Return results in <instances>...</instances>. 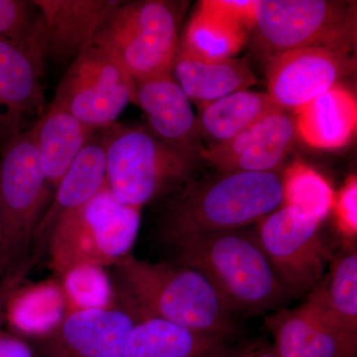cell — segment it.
<instances>
[{"instance_id":"cell-32","label":"cell","mask_w":357,"mask_h":357,"mask_svg":"<svg viewBox=\"0 0 357 357\" xmlns=\"http://www.w3.org/2000/svg\"><path fill=\"white\" fill-rule=\"evenodd\" d=\"M223 349L213 357H278L274 347L268 344H253L241 351L230 354H223Z\"/></svg>"},{"instance_id":"cell-22","label":"cell","mask_w":357,"mask_h":357,"mask_svg":"<svg viewBox=\"0 0 357 357\" xmlns=\"http://www.w3.org/2000/svg\"><path fill=\"white\" fill-rule=\"evenodd\" d=\"M298 137L318 149H337L356 132L357 102L340 84L295 112Z\"/></svg>"},{"instance_id":"cell-24","label":"cell","mask_w":357,"mask_h":357,"mask_svg":"<svg viewBox=\"0 0 357 357\" xmlns=\"http://www.w3.org/2000/svg\"><path fill=\"white\" fill-rule=\"evenodd\" d=\"M280 109L269 93L249 89L203 103L197 116L202 140L210 145L227 142Z\"/></svg>"},{"instance_id":"cell-21","label":"cell","mask_w":357,"mask_h":357,"mask_svg":"<svg viewBox=\"0 0 357 357\" xmlns=\"http://www.w3.org/2000/svg\"><path fill=\"white\" fill-rule=\"evenodd\" d=\"M32 128L47 182L55 190L96 130L55 100Z\"/></svg>"},{"instance_id":"cell-11","label":"cell","mask_w":357,"mask_h":357,"mask_svg":"<svg viewBox=\"0 0 357 357\" xmlns=\"http://www.w3.org/2000/svg\"><path fill=\"white\" fill-rule=\"evenodd\" d=\"M48 59L43 18L18 40L0 39V143L34 126L46 110L45 66Z\"/></svg>"},{"instance_id":"cell-12","label":"cell","mask_w":357,"mask_h":357,"mask_svg":"<svg viewBox=\"0 0 357 357\" xmlns=\"http://www.w3.org/2000/svg\"><path fill=\"white\" fill-rule=\"evenodd\" d=\"M278 357H354L357 335L347 332L326 306L321 284L304 304L265 317Z\"/></svg>"},{"instance_id":"cell-9","label":"cell","mask_w":357,"mask_h":357,"mask_svg":"<svg viewBox=\"0 0 357 357\" xmlns=\"http://www.w3.org/2000/svg\"><path fill=\"white\" fill-rule=\"evenodd\" d=\"M53 100L95 130L115 123L135 102L132 77L109 49L93 39L66 70Z\"/></svg>"},{"instance_id":"cell-3","label":"cell","mask_w":357,"mask_h":357,"mask_svg":"<svg viewBox=\"0 0 357 357\" xmlns=\"http://www.w3.org/2000/svg\"><path fill=\"white\" fill-rule=\"evenodd\" d=\"M159 237L168 243L182 237L245 229L283 206L279 172L218 173L189 183L165 197Z\"/></svg>"},{"instance_id":"cell-20","label":"cell","mask_w":357,"mask_h":357,"mask_svg":"<svg viewBox=\"0 0 357 357\" xmlns=\"http://www.w3.org/2000/svg\"><path fill=\"white\" fill-rule=\"evenodd\" d=\"M105 185L107 141L102 128L96 130L59 182L52 204L40 220L33 243L47 241L52 227L61 215L88 203Z\"/></svg>"},{"instance_id":"cell-27","label":"cell","mask_w":357,"mask_h":357,"mask_svg":"<svg viewBox=\"0 0 357 357\" xmlns=\"http://www.w3.org/2000/svg\"><path fill=\"white\" fill-rule=\"evenodd\" d=\"M281 176L283 204L307 211L321 222L328 217L333 210L335 192L321 174L296 161Z\"/></svg>"},{"instance_id":"cell-33","label":"cell","mask_w":357,"mask_h":357,"mask_svg":"<svg viewBox=\"0 0 357 357\" xmlns=\"http://www.w3.org/2000/svg\"><path fill=\"white\" fill-rule=\"evenodd\" d=\"M7 269L6 259V236H4L3 218L0 208V272Z\"/></svg>"},{"instance_id":"cell-7","label":"cell","mask_w":357,"mask_h":357,"mask_svg":"<svg viewBox=\"0 0 357 357\" xmlns=\"http://www.w3.org/2000/svg\"><path fill=\"white\" fill-rule=\"evenodd\" d=\"M180 2L122 1L95 38L116 56L133 81L171 72L178 47Z\"/></svg>"},{"instance_id":"cell-16","label":"cell","mask_w":357,"mask_h":357,"mask_svg":"<svg viewBox=\"0 0 357 357\" xmlns=\"http://www.w3.org/2000/svg\"><path fill=\"white\" fill-rule=\"evenodd\" d=\"M135 102L146 115L151 132L172 146L201 158L204 146L192 102L172 73L135 79Z\"/></svg>"},{"instance_id":"cell-25","label":"cell","mask_w":357,"mask_h":357,"mask_svg":"<svg viewBox=\"0 0 357 357\" xmlns=\"http://www.w3.org/2000/svg\"><path fill=\"white\" fill-rule=\"evenodd\" d=\"M68 314L60 282L48 280L14 291L4 307V319L20 335L40 340L57 328Z\"/></svg>"},{"instance_id":"cell-4","label":"cell","mask_w":357,"mask_h":357,"mask_svg":"<svg viewBox=\"0 0 357 357\" xmlns=\"http://www.w3.org/2000/svg\"><path fill=\"white\" fill-rule=\"evenodd\" d=\"M107 141V185L117 201L142 208L192 181L199 157L164 142L142 126L112 124Z\"/></svg>"},{"instance_id":"cell-29","label":"cell","mask_w":357,"mask_h":357,"mask_svg":"<svg viewBox=\"0 0 357 357\" xmlns=\"http://www.w3.org/2000/svg\"><path fill=\"white\" fill-rule=\"evenodd\" d=\"M41 21V13L33 0H0V39L23 38Z\"/></svg>"},{"instance_id":"cell-34","label":"cell","mask_w":357,"mask_h":357,"mask_svg":"<svg viewBox=\"0 0 357 357\" xmlns=\"http://www.w3.org/2000/svg\"><path fill=\"white\" fill-rule=\"evenodd\" d=\"M2 307H0V321L4 318V311L2 310Z\"/></svg>"},{"instance_id":"cell-26","label":"cell","mask_w":357,"mask_h":357,"mask_svg":"<svg viewBox=\"0 0 357 357\" xmlns=\"http://www.w3.org/2000/svg\"><path fill=\"white\" fill-rule=\"evenodd\" d=\"M321 284L328 310L347 332L357 335V252L349 246L332 256Z\"/></svg>"},{"instance_id":"cell-23","label":"cell","mask_w":357,"mask_h":357,"mask_svg":"<svg viewBox=\"0 0 357 357\" xmlns=\"http://www.w3.org/2000/svg\"><path fill=\"white\" fill-rule=\"evenodd\" d=\"M227 337L144 318L134 326L121 357H213L225 349Z\"/></svg>"},{"instance_id":"cell-6","label":"cell","mask_w":357,"mask_h":357,"mask_svg":"<svg viewBox=\"0 0 357 357\" xmlns=\"http://www.w3.org/2000/svg\"><path fill=\"white\" fill-rule=\"evenodd\" d=\"M256 50L268 58L304 48L354 51L356 2L340 0H255Z\"/></svg>"},{"instance_id":"cell-8","label":"cell","mask_w":357,"mask_h":357,"mask_svg":"<svg viewBox=\"0 0 357 357\" xmlns=\"http://www.w3.org/2000/svg\"><path fill=\"white\" fill-rule=\"evenodd\" d=\"M32 128L2 143L0 150V208L7 268L22 259L34 241L50 192Z\"/></svg>"},{"instance_id":"cell-17","label":"cell","mask_w":357,"mask_h":357,"mask_svg":"<svg viewBox=\"0 0 357 357\" xmlns=\"http://www.w3.org/2000/svg\"><path fill=\"white\" fill-rule=\"evenodd\" d=\"M255 0H206L185 28L181 46L201 57L234 58L252 29Z\"/></svg>"},{"instance_id":"cell-1","label":"cell","mask_w":357,"mask_h":357,"mask_svg":"<svg viewBox=\"0 0 357 357\" xmlns=\"http://www.w3.org/2000/svg\"><path fill=\"white\" fill-rule=\"evenodd\" d=\"M116 304L141 319L153 318L229 337L236 332L230 311L198 270L176 262H149L128 255L115 263Z\"/></svg>"},{"instance_id":"cell-2","label":"cell","mask_w":357,"mask_h":357,"mask_svg":"<svg viewBox=\"0 0 357 357\" xmlns=\"http://www.w3.org/2000/svg\"><path fill=\"white\" fill-rule=\"evenodd\" d=\"M174 261L211 282L232 312L253 316L282 306L291 294L263 250L255 229L208 232L166 243Z\"/></svg>"},{"instance_id":"cell-10","label":"cell","mask_w":357,"mask_h":357,"mask_svg":"<svg viewBox=\"0 0 357 357\" xmlns=\"http://www.w3.org/2000/svg\"><path fill=\"white\" fill-rule=\"evenodd\" d=\"M321 220L283 204L256 223V236L291 295L311 292L332 259L321 234Z\"/></svg>"},{"instance_id":"cell-31","label":"cell","mask_w":357,"mask_h":357,"mask_svg":"<svg viewBox=\"0 0 357 357\" xmlns=\"http://www.w3.org/2000/svg\"><path fill=\"white\" fill-rule=\"evenodd\" d=\"M0 357H35V354L17 335L0 331Z\"/></svg>"},{"instance_id":"cell-13","label":"cell","mask_w":357,"mask_h":357,"mask_svg":"<svg viewBox=\"0 0 357 357\" xmlns=\"http://www.w3.org/2000/svg\"><path fill=\"white\" fill-rule=\"evenodd\" d=\"M349 53L328 48H304L267 59V93L282 109L298 112L349 74Z\"/></svg>"},{"instance_id":"cell-19","label":"cell","mask_w":357,"mask_h":357,"mask_svg":"<svg viewBox=\"0 0 357 357\" xmlns=\"http://www.w3.org/2000/svg\"><path fill=\"white\" fill-rule=\"evenodd\" d=\"M171 73L191 102H213L256 84L246 59L215 60L201 57L178 44Z\"/></svg>"},{"instance_id":"cell-18","label":"cell","mask_w":357,"mask_h":357,"mask_svg":"<svg viewBox=\"0 0 357 357\" xmlns=\"http://www.w3.org/2000/svg\"><path fill=\"white\" fill-rule=\"evenodd\" d=\"M43 18L48 59L72 62L86 48L119 0H33Z\"/></svg>"},{"instance_id":"cell-30","label":"cell","mask_w":357,"mask_h":357,"mask_svg":"<svg viewBox=\"0 0 357 357\" xmlns=\"http://www.w3.org/2000/svg\"><path fill=\"white\" fill-rule=\"evenodd\" d=\"M337 229L347 239L356 238L357 234V178L352 175L345 181L342 189L335 195L333 210Z\"/></svg>"},{"instance_id":"cell-14","label":"cell","mask_w":357,"mask_h":357,"mask_svg":"<svg viewBox=\"0 0 357 357\" xmlns=\"http://www.w3.org/2000/svg\"><path fill=\"white\" fill-rule=\"evenodd\" d=\"M139 318L115 304L69 312L57 328L38 340V357H121Z\"/></svg>"},{"instance_id":"cell-28","label":"cell","mask_w":357,"mask_h":357,"mask_svg":"<svg viewBox=\"0 0 357 357\" xmlns=\"http://www.w3.org/2000/svg\"><path fill=\"white\" fill-rule=\"evenodd\" d=\"M68 312L105 309L116 304L114 283L105 268L93 264L70 267L60 277Z\"/></svg>"},{"instance_id":"cell-5","label":"cell","mask_w":357,"mask_h":357,"mask_svg":"<svg viewBox=\"0 0 357 357\" xmlns=\"http://www.w3.org/2000/svg\"><path fill=\"white\" fill-rule=\"evenodd\" d=\"M141 208L121 204L105 185L79 208L58 218L47 241L59 278L79 264L112 267L130 255L139 234Z\"/></svg>"},{"instance_id":"cell-15","label":"cell","mask_w":357,"mask_h":357,"mask_svg":"<svg viewBox=\"0 0 357 357\" xmlns=\"http://www.w3.org/2000/svg\"><path fill=\"white\" fill-rule=\"evenodd\" d=\"M297 137L295 116L280 109L234 139L204 147L201 159L218 173L278 172Z\"/></svg>"}]
</instances>
